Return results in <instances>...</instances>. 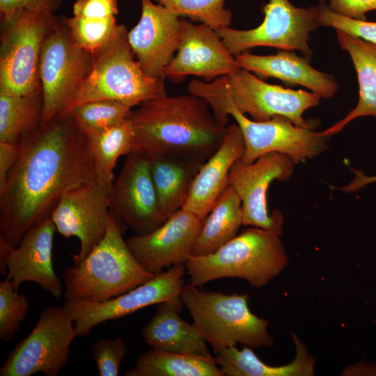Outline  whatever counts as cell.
<instances>
[{
	"label": "cell",
	"mask_w": 376,
	"mask_h": 376,
	"mask_svg": "<svg viewBox=\"0 0 376 376\" xmlns=\"http://www.w3.org/2000/svg\"><path fill=\"white\" fill-rule=\"evenodd\" d=\"M19 146L0 191V237L13 248L30 228L51 217L67 192L97 181L87 137L70 115L40 124Z\"/></svg>",
	"instance_id": "obj_1"
},
{
	"label": "cell",
	"mask_w": 376,
	"mask_h": 376,
	"mask_svg": "<svg viewBox=\"0 0 376 376\" xmlns=\"http://www.w3.org/2000/svg\"><path fill=\"white\" fill-rule=\"evenodd\" d=\"M138 107L129 117L134 133L132 152L205 161L222 143L226 127L199 96L166 95Z\"/></svg>",
	"instance_id": "obj_2"
},
{
	"label": "cell",
	"mask_w": 376,
	"mask_h": 376,
	"mask_svg": "<svg viewBox=\"0 0 376 376\" xmlns=\"http://www.w3.org/2000/svg\"><path fill=\"white\" fill-rule=\"evenodd\" d=\"M197 94L208 102L222 126L227 127L230 116L234 118L244 141V151L240 158L244 164H251L260 156L274 152L288 155L295 164H299L329 148V136L315 132L312 124L299 127L281 116L265 121L248 118L235 108L216 79L200 83Z\"/></svg>",
	"instance_id": "obj_3"
},
{
	"label": "cell",
	"mask_w": 376,
	"mask_h": 376,
	"mask_svg": "<svg viewBox=\"0 0 376 376\" xmlns=\"http://www.w3.org/2000/svg\"><path fill=\"white\" fill-rule=\"evenodd\" d=\"M136 260L111 213L107 234L80 263L63 273L65 300L102 302L153 278Z\"/></svg>",
	"instance_id": "obj_4"
},
{
	"label": "cell",
	"mask_w": 376,
	"mask_h": 376,
	"mask_svg": "<svg viewBox=\"0 0 376 376\" xmlns=\"http://www.w3.org/2000/svg\"><path fill=\"white\" fill-rule=\"evenodd\" d=\"M288 263L279 235L250 226L213 253L191 256L185 267L190 283L196 286L224 278H238L260 288L278 276Z\"/></svg>",
	"instance_id": "obj_5"
},
{
	"label": "cell",
	"mask_w": 376,
	"mask_h": 376,
	"mask_svg": "<svg viewBox=\"0 0 376 376\" xmlns=\"http://www.w3.org/2000/svg\"><path fill=\"white\" fill-rule=\"evenodd\" d=\"M249 295L225 294L200 289L191 283L180 295L193 324L216 354L238 343L252 349L271 347L268 320L251 312Z\"/></svg>",
	"instance_id": "obj_6"
},
{
	"label": "cell",
	"mask_w": 376,
	"mask_h": 376,
	"mask_svg": "<svg viewBox=\"0 0 376 376\" xmlns=\"http://www.w3.org/2000/svg\"><path fill=\"white\" fill-rule=\"evenodd\" d=\"M93 54L91 70L71 111L79 104L102 100L117 101L132 108L168 95L164 79L149 77L135 59L125 25H120L115 35Z\"/></svg>",
	"instance_id": "obj_7"
},
{
	"label": "cell",
	"mask_w": 376,
	"mask_h": 376,
	"mask_svg": "<svg viewBox=\"0 0 376 376\" xmlns=\"http://www.w3.org/2000/svg\"><path fill=\"white\" fill-rule=\"evenodd\" d=\"M93 63V53L76 42L65 19L63 22L56 19L45 37L40 56V124L70 115Z\"/></svg>",
	"instance_id": "obj_8"
},
{
	"label": "cell",
	"mask_w": 376,
	"mask_h": 376,
	"mask_svg": "<svg viewBox=\"0 0 376 376\" xmlns=\"http://www.w3.org/2000/svg\"><path fill=\"white\" fill-rule=\"evenodd\" d=\"M56 19L52 13L24 11L3 24L0 46V93L24 96L40 92L41 48Z\"/></svg>",
	"instance_id": "obj_9"
},
{
	"label": "cell",
	"mask_w": 376,
	"mask_h": 376,
	"mask_svg": "<svg viewBox=\"0 0 376 376\" xmlns=\"http://www.w3.org/2000/svg\"><path fill=\"white\" fill-rule=\"evenodd\" d=\"M78 336L63 306L43 309L30 334L18 342L0 368V376H56L68 364L70 345Z\"/></svg>",
	"instance_id": "obj_10"
},
{
	"label": "cell",
	"mask_w": 376,
	"mask_h": 376,
	"mask_svg": "<svg viewBox=\"0 0 376 376\" xmlns=\"http://www.w3.org/2000/svg\"><path fill=\"white\" fill-rule=\"evenodd\" d=\"M264 19L254 29L240 30L226 26L217 31L230 52L236 56L258 47L300 51L311 60L308 40L319 26L318 6L296 7L289 0H268L263 7Z\"/></svg>",
	"instance_id": "obj_11"
},
{
	"label": "cell",
	"mask_w": 376,
	"mask_h": 376,
	"mask_svg": "<svg viewBox=\"0 0 376 376\" xmlns=\"http://www.w3.org/2000/svg\"><path fill=\"white\" fill-rule=\"evenodd\" d=\"M216 79L235 108L255 121L281 116L297 126L306 127L310 124L303 118L304 112L318 106L321 99L313 92L269 84L242 68Z\"/></svg>",
	"instance_id": "obj_12"
},
{
	"label": "cell",
	"mask_w": 376,
	"mask_h": 376,
	"mask_svg": "<svg viewBox=\"0 0 376 376\" xmlns=\"http://www.w3.org/2000/svg\"><path fill=\"white\" fill-rule=\"evenodd\" d=\"M294 166L288 155L275 152L265 154L251 164L240 159L234 164L228 185L241 200L242 226L260 228L279 236L282 234L283 216L278 210L269 213L267 194L273 181H286L291 177Z\"/></svg>",
	"instance_id": "obj_13"
},
{
	"label": "cell",
	"mask_w": 376,
	"mask_h": 376,
	"mask_svg": "<svg viewBox=\"0 0 376 376\" xmlns=\"http://www.w3.org/2000/svg\"><path fill=\"white\" fill-rule=\"evenodd\" d=\"M185 273V264L174 265L109 300H65L63 306L72 318L77 335L87 336L92 328L103 322L123 318L153 304L180 299Z\"/></svg>",
	"instance_id": "obj_14"
},
{
	"label": "cell",
	"mask_w": 376,
	"mask_h": 376,
	"mask_svg": "<svg viewBox=\"0 0 376 376\" xmlns=\"http://www.w3.org/2000/svg\"><path fill=\"white\" fill-rule=\"evenodd\" d=\"M108 194L111 213L136 235L150 233L165 221L160 214L148 157L131 152Z\"/></svg>",
	"instance_id": "obj_15"
},
{
	"label": "cell",
	"mask_w": 376,
	"mask_h": 376,
	"mask_svg": "<svg viewBox=\"0 0 376 376\" xmlns=\"http://www.w3.org/2000/svg\"><path fill=\"white\" fill-rule=\"evenodd\" d=\"M109 187L97 181L73 189L62 196L50 219L63 237H76L80 247L73 264L83 260L105 237L110 219Z\"/></svg>",
	"instance_id": "obj_16"
},
{
	"label": "cell",
	"mask_w": 376,
	"mask_h": 376,
	"mask_svg": "<svg viewBox=\"0 0 376 376\" xmlns=\"http://www.w3.org/2000/svg\"><path fill=\"white\" fill-rule=\"evenodd\" d=\"M240 69L235 56L216 30L185 19L179 47L165 68L164 77L178 83L187 76L194 75L211 82Z\"/></svg>",
	"instance_id": "obj_17"
},
{
	"label": "cell",
	"mask_w": 376,
	"mask_h": 376,
	"mask_svg": "<svg viewBox=\"0 0 376 376\" xmlns=\"http://www.w3.org/2000/svg\"><path fill=\"white\" fill-rule=\"evenodd\" d=\"M202 225L196 214L180 209L152 232L130 236L125 242L140 265L156 275L164 268L187 263Z\"/></svg>",
	"instance_id": "obj_18"
},
{
	"label": "cell",
	"mask_w": 376,
	"mask_h": 376,
	"mask_svg": "<svg viewBox=\"0 0 376 376\" xmlns=\"http://www.w3.org/2000/svg\"><path fill=\"white\" fill-rule=\"evenodd\" d=\"M139 22L128 31L129 43L143 71L164 78L166 66L179 47L185 18L152 0H140Z\"/></svg>",
	"instance_id": "obj_19"
},
{
	"label": "cell",
	"mask_w": 376,
	"mask_h": 376,
	"mask_svg": "<svg viewBox=\"0 0 376 376\" xmlns=\"http://www.w3.org/2000/svg\"><path fill=\"white\" fill-rule=\"evenodd\" d=\"M56 227L50 218L30 228L19 244L10 247L6 260V279L18 290L24 282H33L55 298L64 292L62 281L53 266Z\"/></svg>",
	"instance_id": "obj_20"
},
{
	"label": "cell",
	"mask_w": 376,
	"mask_h": 376,
	"mask_svg": "<svg viewBox=\"0 0 376 376\" xmlns=\"http://www.w3.org/2000/svg\"><path fill=\"white\" fill-rule=\"evenodd\" d=\"M244 146L237 124L228 125L221 145L202 164L182 209L194 213L203 221L228 185L230 169L243 155Z\"/></svg>",
	"instance_id": "obj_21"
},
{
	"label": "cell",
	"mask_w": 376,
	"mask_h": 376,
	"mask_svg": "<svg viewBox=\"0 0 376 376\" xmlns=\"http://www.w3.org/2000/svg\"><path fill=\"white\" fill-rule=\"evenodd\" d=\"M235 58L242 69L259 78L274 77L283 81L306 87L322 98H331L338 90L332 75L320 72L310 65L306 58L291 51L279 49L275 54L262 56L243 52Z\"/></svg>",
	"instance_id": "obj_22"
},
{
	"label": "cell",
	"mask_w": 376,
	"mask_h": 376,
	"mask_svg": "<svg viewBox=\"0 0 376 376\" xmlns=\"http://www.w3.org/2000/svg\"><path fill=\"white\" fill-rule=\"evenodd\" d=\"M183 305L180 298L159 304L155 315L141 331L142 338L154 350L211 355L207 343L193 323L180 317Z\"/></svg>",
	"instance_id": "obj_23"
},
{
	"label": "cell",
	"mask_w": 376,
	"mask_h": 376,
	"mask_svg": "<svg viewBox=\"0 0 376 376\" xmlns=\"http://www.w3.org/2000/svg\"><path fill=\"white\" fill-rule=\"evenodd\" d=\"M148 157L159 210L165 221L185 204L205 161L170 154Z\"/></svg>",
	"instance_id": "obj_24"
},
{
	"label": "cell",
	"mask_w": 376,
	"mask_h": 376,
	"mask_svg": "<svg viewBox=\"0 0 376 376\" xmlns=\"http://www.w3.org/2000/svg\"><path fill=\"white\" fill-rule=\"evenodd\" d=\"M336 38L340 48L349 54L353 63L358 79L359 97L356 107L343 119L319 132L329 137L340 132L356 118H376V45L340 31H336Z\"/></svg>",
	"instance_id": "obj_25"
},
{
	"label": "cell",
	"mask_w": 376,
	"mask_h": 376,
	"mask_svg": "<svg viewBox=\"0 0 376 376\" xmlns=\"http://www.w3.org/2000/svg\"><path fill=\"white\" fill-rule=\"evenodd\" d=\"M295 345L296 355L290 363L272 366L262 361L252 348L237 346L224 348L214 357L221 370L226 376H311L315 374V359L306 345L290 331Z\"/></svg>",
	"instance_id": "obj_26"
},
{
	"label": "cell",
	"mask_w": 376,
	"mask_h": 376,
	"mask_svg": "<svg viewBox=\"0 0 376 376\" xmlns=\"http://www.w3.org/2000/svg\"><path fill=\"white\" fill-rule=\"evenodd\" d=\"M241 226V200L228 185L203 220L191 256H204L216 251L237 235Z\"/></svg>",
	"instance_id": "obj_27"
},
{
	"label": "cell",
	"mask_w": 376,
	"mask_h": 376,
	"mask_svg": "<svg viewBox=\"0 0 376 376\" xmlns=\"http://www.w3.org/2000/svg\"><path fill=\"white\" fill-rule=\"evenodd\" d=\"M125 376H224L211 355L152 349L141 353Z\"/></svg>",
	"instance_id": "obj_28"
},
{
	"label": "cell",
	"mask_w": 376,
	"mask_h": 376,
	"mask_svg": "<svg viewBox=\"0 0 376 376\" xmlns=\"http://www.w3.org/2000/svg\"><path fill=\"white\" fill-rule=\"evenodd\" d=\"M87 137L97 181L111 187L118 159L132 152L134 133L129 118L118 125L89 132Z\"/></svg>",
	"instance_id": "obj_29"
},
{
	"label": "cell",
	"mask_w": 376,
	"mask_h": 376,
	"mask_svg": "<svg viewBox=\"0 0 376 376\" xmlns=\"http://www.w3.org/2000/svg\"><path fill=\"white\" fill-rule=\"evenodd\" d=\"M42 93L13 95L0 93V141L18 143L41 123Z\"/></svg>",
	"instance_id": "obj_30"
},
{
	"label": "cell",
	"mask_w": 376,
	"mask_h": 376,
	"mask_svg": "<svg viewBox=\"0 0 376 376\" xmlns=\"http://www.w3.org/2000/svg\"><path fill=\"white\" fill-rule=\"evenodd\" d=\"M132 111V108L117 101L102 100L76 106L70 115L86 134L125 121Z\"/></svg>",
	"instance_id": "obj_31"
},
{
	"label": "cell",
	"mask_w": 376,
	"mask_h": 376,
	"mask_svg": "<svg viewBox=\"0 0 376 376\" xmlns=\"http://www.w3.org/2000/svg\"><path fill=\"white\" fill-rule=\"evenodd\" d=\"M182 18L208 25L214 30L230 26L233 15L226 0H154Z\"/></svg>",
	"instance_id": "obj_32"
},
{
	"label": "cell",
	"mask_w": 376,
	"mask_h": 376,
	"mask_svg": "<svg viewBox=\"0 0 376 376\" xmlns=\"http://www.w3.org/2000/svg\"><path fill=\"white\" fill-rule=\"evenodd\" d=\"M29 302L24 294L18 292L12 282L5 279L0 282V339L12 340L25 319Z\"/></svg>",
	"instance_id": "obj_33"
},
{
	"label": "cell",
	"mask_w": 376,
	"mask_h": 376,
	"mask_svg": "<svg viewBox=\"0 0 376 376\" xmlns=\"http://www.w3.org/2000/svg\"><path fill=\"white\" fill-rule=\"evenodd\" d=\"M317 6L320 26L331 27L376 45V22L341 16L331 11L322 2Z\"/></svg>",
	"instance_id": "obj_34"
},
{
	"label": "cell",
	"mask_w": 376,
	"mask_h": 376,
	"mask_svg": "<svg viewBox=\"0 0 376 376\" xmlns=\"http://www.w3.org/2000/svg\"><path fill=\"white\" fill-rule=\"evenodd\" d=\"M127 352L121 337L100 338L91 345V354L99 375L117 376Z\"/></svg>",
	"instance_id": "obj_35"
},
{
	"label": "cell",
	"mask_w": 376,
	"mask_h": 376,
	"mask_svg": "<svg viewBox=\"0 0 376 376\" xmlns=\"http://www.w3.org/2000/svg\"><path fill=\"white\" fill-rule=\"evenodd\" d=\"M61 3L62 0H0L1 17L5 24L24 11L53 13L59 8Z\"/></svg>",
	"instance_id": "obj_36"
},
{
	"label": "cell",
	"mask_w": 376,
	"mask_h": 376,
	"mask_svg": "<svg viewBox=\"0 0 376 376\" xmlns=\"http://www.w3.org/2000/svg\"><path fill=\"white\" fill-rule=\"evenodd\" d=\"M118 13L117 0H76L73 16L103 19L115 17Z\"/></svg>",
	"instance_id": "obj_37"
},
{
	"label": "cell",
	"mask_w": 376,
	"mask_h": 376,
	"mask_svg": "<svg viewBox=\"0 0 376 376\" xmlns=\"http://www.w3.org/2000/svg\"><path fill=\"white\" fill-rule=\"evenodd\" d=\"M334 13L355 19L366 20V13L376 10V0H320Z\"/></svg>",
	"instance_id": "obj_38"
},
{
	"label": "cell",
	"mask_w": 376,
	"mask_h": 376,
	"mask_svg": "<svg viewBox=\"0 0 376 376\" xmlns=\"http://www.w3.org/2000/svg\"><path fill=\"white\" fill-rule=\"evenodd\" d=\"M19 151L18 143L0 141V191L4 187Z\"/></svg>",
	"instance_id": "obj_39"
},
{
	"label": "cell",
	"mask_w": 376,
	"mask_h": 376,
	"mask_svg": "<svg viewBox=\"0 0 376 376\" xmlns=\"http://www.w3.org/2000/svg\"><path fill=\"white\" fill-rule=\"evenodd\" d=\"M352 170L354 175V178L347 185L338 189L345 193H353L369 184L376 182V174L366 175L361 171L353 169Z\"/></svg>",
	"instance_id": "obj_40"
},
{
	"label": "cell",
	"mask_w": 376,
	"mask_h": 376,
	"mask_svg": "<svg viewBox=\"0 0 376 376\" xmlns=\"http://www.w3.org/2000/svg\"><path fill=\"white\" fill-rule=\"evenodd\" d=\"M10 246L0 237V272L6 274V260Z\"/></svg>",
	"instance_id": "obj_41"
}]
</instances>
